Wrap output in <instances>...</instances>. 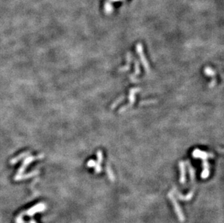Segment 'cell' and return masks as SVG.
Instances as JSON below:
<instances>
[{"label":"cell","mask_w":224,"mask_h":223,"mask_svg":"<svg viewBox=\"0 0 224 223\" xmlns=\"http://www.w3.org/2000/svg\"><path fill=\"white\" fill-rule=\"evenodd\" d=\"M106 171H107V175H108L109 179H110V180L112 182H114L115 179V175H114L113 172H112V170L110 167V165L109 164H107V166H106Z\"/></svg>","instance_id":"8fae6325"},{"label":"cell","mask_w":224,"mask_h":223,"mask_svg":"<svg viewBox=\"0 0 224 223\" xmlns=\"http://www.w3.org/2000/svg\"><path fill=\"white\" fill-rule=\"evenodd\" d=\"M124 99H125V96H121V97L118 98V99H116L115 101L112 104V105H111V109H112V110H113L114 108H115L116 107H117L118 105L121 102V101H123V100H124Z\"/></svg>","instance_id":"4fadbf2b"},{"label":"cell","mask_w":224,"mask_h":223,"mask_svg":"<svg viewBox=\"0 0 224 223\" xmlns=\"http://www.w3.org/2000/svg\"><path fill=\"white\" fill-rule=\"evenodd\" d=\"M174 191H175V194H176V196H178V198H179L180 200H181V201H189V200L192 199V198L194 196V191H192L191 192L189 193L188 195H186V196H183V195L180 194L179 191H178L176 188L174 189Z\"/></svg>","instance_id":"ba28073f"},{"label":"cell","mask_w":224,"mask_h":223,"mask_svg":"<svg viewBox=\"0 0 224 223\" xmlns=\"http://www.w3.org/2000/svg\"><path fill=\"white\" fill-rule=\"evenodd\" d=\"M140 74V68H139V63L138 61L135 60V73L133 75H130V79L133 82H137L138 81L137 79H136V77L137 75H139Z\"/></svg>","instance_id":"9c48e42d"},{"label":"cell","mask_w":224,"mask_h":223,"mask_svg":"<svg viewBox=\"0 0 224 223\" xmlns=\"http://www.w3.org/2000/svg\"><path fill=\"white\" fill-rule=\"evenodd\" d=\"M192 156L195 158H198V159H207L208 158H213L214 157V155L213 154H208L206 153L205 152L203 151H200V149H195L192 152Z\"/></svg>","instance_id":"5b68a950"},{"label":"cell","mask_w":224,"mask_h":223,"mask_svg":"<svg viewBox=\"0 0 224 223\" xmlns=\"http://www.w3.org/2000/svg\"><path fill=\"white\" fill-rule=\"evenodd\" d=\"M204 74H205L206 75L213 77V78H214V76L216 74V72L213 69H212L210 67H206V68H204Z\"/></svg>","instance_id":"7c38bea8"},{"label":"cell","mask_w":224,"mask_h":223,"mask_svg":"<svg viewBox=\"0 0 224 223\" xmlns=\"http://www.w3.org/2000/svg\"><path fill=\"white\" fill-rule=\"evenodd\" d=\"M179 168L181 172V177H180V182L181 184H184L186 182V169H185V163L183 161L179 162Z\"/></svg>","instance_id":"8992f818"},{"label":"cell","mask_w":224,"mask_h":223,"mask_svg":"<svg viewBox=\"0 0 224 223\" xmlns=\"http://www.w3.org/2000/svg\"><path fill=\"white\" fill-rule=\"evenodd\" d=\"M97 156V164H101L102 161H103V154L101 151H98Z\"/></svg>","instance_id":"5bb4252c"},{"label":"cell","mask_w":224,"mask_h":223,"mask_svg":"<svg viewBox=\"0 0 224 223\" xmlns=\"http://www.w3.org/2000/svg\"><path fill=\"white\" fill-rule=\"evenodd\" d=\"M96 164H97L96 161H95L94 160H92V159H91V160H89V161H88L87 167H95Z\"/></svg>","instance_id":"2e32d148"},{"label":"cell","mask_w":224,"mask_h":223,"mask_svg":"<svg viewBox=\"0 0 224 223\" xmlns=\"http://www.w3.org/2000/svg\"><path fill=\"white\" fill-rule=\"evenodd\" d=\"M141 91V89L140 88H133V89H131L130 90V94H129V104H127L126 106H124L123 107H121V109L119 110V113H123V112L126 111V110H128V108L131 107L132 105L135 102V100H136V96H135V94L137 92H139V91Z\"/></svg>","instance_id":"3957f363"},{"label":"cell","mask_w":224,"mask_h":223,"mask_svg":"<svg viewBox=\"0 0 224 223\" xmlns=\"http://www.w3.org/2000/svg\"><path fill=\"white\" fill-rule=\"evenodd\" d=\"M24 215H25V213L24 212H23V213H20V215L17 216L16 218V223H26L23 219Z\"/></svg>","instance_id":"9a60e30c"},{"label":"cell","mask_w":224,"mask_h":223,"mask_svg":"<svg viewBox=\"0 0 224 223\" xmlns=\"http://www.w3.org/2000/svg\"><path fill=\"white\" fill-rule=\"evenodd\" d=\"M167 196H168L169 199H170L171 202H172V204L173 205L174 210H175V212L176 215H177L178 218H179V219L181 222H183V221L185 220L184 215H183V213L182 212V210H181V206H180L179 203H178V201L176 200L175 196H174L173 193L172 191H170Z\"/></svg>","instance_id":"6da1fadb"},{"label":"cell","mask_w":224,"mask_h":223,"mask_svg":"<svg viewBox=\"0 0 224 223\" xmlns=\"http://www.w3.org/2000/svg\"><path fill=\"white\" fill-rule=\"evenodd\" d=\"M137 51L138 52L139 57H140V59H141V61H142V65H144V69H145L146 72H147V73H149V70H150V69H149V63H148L147 59H146L145 56H144L142 45L141 44H138L137 45Z\"/></svg>","instance_id":"277c9868"},{"label":"cell","mask_w":224,"mask_h":223,"mask_svg":"<svg viewBox=\"0 0 224 223\" xmlns=\"http://www.w3.org/2000/svg\"><path fill=\"white\" fill-rule=\"evenodd\" d=\"M155 101L154 100H150V101H142L140 103V104H151V103H155Z\"/></svg>","instance_id":"e0dca14e"},{"label":"cell","mask_w":224,"mask_h":223,"mask_svg":"<svg viewBox=\"0 0 224 223\" xmlns=\"http://www.w3.org/2000/svg\"><path fill=\"white\" fill-rule=\"evenodd\" d=\"M186 164H187L189 173L190 175V179H191V181L192 183L195 182V170L194 169V167L191 165L189 161H186Z\"/></svg>","instance_id":"30bf717a"},{"label":"cell","mask_w":224,"mask_h":223,"mask_svg":"<svg viewBox=\"0 0 224 223\" xmlns=\"http://www.w3.org/2000/svg\"><path fill=\"white\" fill-rule=\"evenodd\" d=\"M47 209V205L44 203H38L37 204L34 205V206L30 208L29 209H28L26 212H24L25 215H27L29 217H32L34 215H36V213H39V212H42L46 210Z\"/></svg>","instance_id":"7a4b0ae2"},{"label":"cell","mask_w":224,"mask_h":223,"mask_svg":"<svg viewBox=\"0 0 224 223\" xmlns=\"http://www.w3.org/2000/svg\"><path fill=\"white\" fill-rule=\"evenodd\" d=\"M29 223H36V222L34 220V219H31V220H30Z\"/></svg>","instance_id":"ac0fdd59"},{"label":"cell","mask_w":224,"mask_h":223,"mask_svg":"<svg viewBox=\"0 0 224 223\" xmlns=\"http://www.w3.org/2000/svg\"><path fill=\"white\" fill-rule=\"evenodd\" d=\"M202 167H203V170H202V173L201 174V178L202 179H206L209 177L210 175V167L207 159H203Z\"/></svg>","instance_id":"52a82bcc"}]
</instances>
